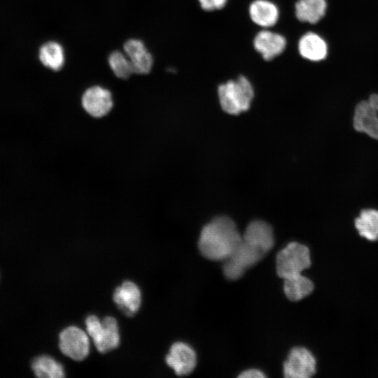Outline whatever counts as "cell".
<instances>
[{"mask_svg":"<svg viewBox=\"0 0 378 378\" xmlns=\"http://www.w3.org/2000/svg\"><path fill=\"white\" fill-rule=\"evenodd\" d=\"M298 50L302 58L317 62L326 58L328 47L326 41L320 35L308 31L300 38Z\"/></svg>","mask_w":378,"mask_h":378,"instance_id":"15","label":"cell"},{"mask_svg":"<svg viewBox=\"0 0 378 378\" xmlns=\"http://www.w3.org/2000/svg\"><path fill=\"white\" fill-rule=\"evenodd\" d=\"M200 8L206 12H212L223 8L228 0H197Z\"/></svg>","mask_w":378,"mask_h":378,"instance_id":"23","label":"cell"},{"mask_svg":"<svg viewBox=\"0 0 378 378\" xmlns=\"http://www.w3.org/2000/svg\"><path fill=\"white\" fill-rule=\"evenodd\" d=\"M167 364L177 375H187L192 372L197 363L194 349L188 344L177 342L173 344L166 356Z\"/></svg>","mask_w":378,"mask_h":378,"instance_id":"11","label":"cell"},{"mask_svg":"<svg viewBox=\"0 0 378 378\" xmlns=\"http://www.w3.org/2000/svg\"><path fill=\"white\" fill-rule=\"evenodd\" d=\"M108 64L115 76L119 78L127 79L134 74L130 59L119 51L110 54Z\"/></svg>","mask_w":378,"mask_h":378,"instance_id":"22","label":"cell"},{"mask_svg":"<svg viewBox=\"0 0 378 378\" xmlns=\"http://www.w3.org/2000/svg\"><path fill=\"white\" fill-rule=\"evenodd\" d=\"M80 105L85 114L94 120L109 115L114 106L111 92L100 85L87 88L80 99Z\"/></svg>","mask_w":378,"mask_h":378,"instance_id":"6","label":"cell"},{"mask_svg":"<svg viewBox=\"0 0 378 378\" xmlns=\"http://www.w3.org/2000/svg\"><path fill=\"white\" fill-rule=\"evenodd\" d=\"M123 48L130 61L134 74H147L150 73L153 59L141 41L130 39L125 43Z\"/></svg>","mask_w":378,"mask_h":378,"instance_id":"14","label":"cell"},{"mask_svg":"<svg viewBox=\"0 0 378 378\" xmlns=\"http://www.w3.org/2000/svg\"><path fill=\"white\" fill-rule=\"evenodd\" d=\"M354 224L360 237L371 241L378 239V210L363 209L356 218Z\"/></svg>","mask_w":378,"mask_h":378,"instance_id":"19","label":"cell"},{"mask_svg":"<svg viewBox=\"0 0 378 378\" xmlns=\"http://www.w3.org/2000/svg\"><path fill=\"white\" fill-rule=\"evenodd\" d=\"M309 248L304 244L293 241L288 243L276 254V269L283 279L302 272L311 266Z\"/></svg>","mask_w":378,"mask_h":378,"instance_id":"3","label":"cell"},{"mask_svg":"<svg viewBox=\"0 0 378 378\" xmlns=\"http://www.w3.org/2000/svg\"><path fill=\"white\" fill-rule=\"evenodd\" d=\"M284 290L291 301H298L308 296L314 290L313 282L302 274L284 279Z\"/></svg>","mask_w":378,"mask_h":378,"instance_id":"18","label":"cell"},{"mask_svg":"<svg viewBox=\"0 0 378 378\" xmlns=\"http://www.w3.org/2000/svg\"><path fill=\"white\" fill-rule=\"evenodd\" d=\"M39 59L46 67L53 71H59L64 63V50L57 42H48L40 48Z\"/></svg>","mask_w":378,"mask_h":378,"instance_id":"21","label":"cell"},{"mask_svg":"<svg viewBox=\"0 0 378 378\" xmlns=\"http://www.w3.org/2000/svg\"><path fill=\"white\" fill-rule=\"evenodd\" d=\"M217 92L222 109L231 115H238L247 111L254 97L253 87L244 75L221 83Z\"/></svg>","mask_w":378,"mask_h":378,"instance_id":"2","label":"cell"},{"mask_svg":"<svg viewBox=\"0 0 378 378\" xmlns=\"http://www.w3.org/2000/svg\"><path fill=\"white\" fill-rule=\"evenodd\" d=\"M59 346L66 356L77 361L85 359L90 351V342L87 334L80 328L69 326L59 334Z\"/></svg>","mask_w":378,"mask_h":378,"instance_id":"9","label":"cell"},{"mask_svg":"<svg viewBox=\"0 0 378 378\" xmlns=\"http://www.w3.org/2000/svg\"><path fill=\"white\" fill-rule=\"evenodd\" d=\"M113 299L121 312L127 316H132L141 306V293L134 282L125 281L115 289Z\"/></svg>","mask_w":378,"mask_h":378,"instance_id":"13","label":"cell"},{"mask_svg":"<svg viewBox=\"0 0 378 378\" xmlns=\"http://www.w3.org/2000/svg\"><path fill=\"white\" fill-rule=\"evenodd\" d=\"M251 20L257 26L270 28L274 26L279 18L276 4L270 0H254L248 7Z\"/></svg>","mask_w":378,"mask_h":378,"instance_id":"16","label":"cell"},{"mask_svg":"<svg viewBox=\"0 0 378 378\" xmlns=\"http://www.w3.org/2000/svg\"><path fill=\"white\" fill-rule=\"evenodd\" d=\"M86 330L96 349L102 354L117 348L120 344V333L116 319L106 316L102 321L95 315L85 319Z\"/></svg>","mask_w":378,"mask_h":378,"instance_id":"4","label":"cell"},{"mask_svg":"<svg viewBox=\"0 0 378 378\" xmlns=\"http://www.w3.org/2000/svg\"><path fill=\"white\" fill-rule=\"evenodd\" d=\"M327 8V0H298L295 15L301 22L316 24L326 15Z\"/></svg>","mask_w":378,"mask_h":378,"instance_id":"17","label":"cell"},{"mask_svg":"<svg viewBox=\"0 0 378 378\" xmlns=\"http://www.w3.org/2000/svg\"><path fill=\"white\" fill-rule=\"evenodd\" d=\"M316 359L306 348H293L284 363V374L287 378H309L316 373Z\"/></svg>","mask_w":378,"mask_h":378,"instance_id":"8","label":"cell"},{"mask_svg":"<svg viewBox=\"0 0 378 378\" xmlns=\"http://www.w3.org/2000/svg\"><path fill=\"white\" fill-rule=\"evenodd\" d=\"M238 377L241 378H263L266 376L260 370L248 369L242 372Z\"/></svg>","mask_w":378,"mask_h":378,"instance_id":"24","label":"cell"},{"mask_svg":"<svg viewBox=\"0 0 378 378\" xmlns=\"http://www.w3.org/2000/svg\"><path fill=\"white\" fill-rule=\"evenodd\" d=\"M265 255L260 249L242 240L231 255L223 261V274L229 280H237Z\"/></svg>","mask_w":378,"mask_h":378,"instance_id":"5","label":"cell"},{"mask_svg":"<svg viewBox=\"0 0 378 378\" xmlns=\"http://www.w3.org/2000/svg\"><path fill=\"white\" fill-rule=\"evenodd\" d=\"M31 368L38 377L61 378L65 376L62 364L48 356L36 358L32 362Z\"/></svg>","mask_w":378,"mask_h":378,"instance_id":"20","label":"cell"},{"mask_svg":"<svg viewBox=\"0 0 378 378\" xmlns=\"http://www.w3.org/2000/svg\"><path fill=\"white\" fill-rule=\"evenodd\" d=\"M354 128L378 140V94H372L368 99L358 102L353 116Z\"/></svg>","mask_w":378,"mask_h":378,"instance_id":"7","label":"cell"},{"mask_svg":"<svg viewBox=\"0 0 378 378\" xmlns=\"http://www.w3.org/2000/svg\"><path fill=\"white\" fill-rule=\"evenodd\" d=\"M242 241L234 221L224 216L214 218L200 233L198 248L201 254L211 260L224 261Z\"/></svg>","mask_w":378,"mask_h":378,"instance_id":"1","label":"cell"},{"mask_svg":"<svg viewBox=\"0 0 378 378\" xmlns=\"http://www.w3.org/2000/svg\"><path fill=\"white\" fill-rule=\"evenodd\" d=\"M242 240L260 249L265 254L270 251L274 244L271 225L260 220L251 221L247 225Z\"/></svg>","mask_w":378,"mask_h":378,"instance_id":"12","label":"cell"},{"mask_svg":"<svg viewBox=\"0 0 378 378\" xmlns=\"http://www.w3.org/2000/svg\"><path fill=\"white\" fill-rule=\"evenodd\" d=\"M253 46L263 60L268 62L284 52L287 41L285 36L279 33L269 29H262L255 35Z\"/></svg>","mask_w":378,"mask_h":378,"instance_id":"10","label":"cell"}]
</instances>
